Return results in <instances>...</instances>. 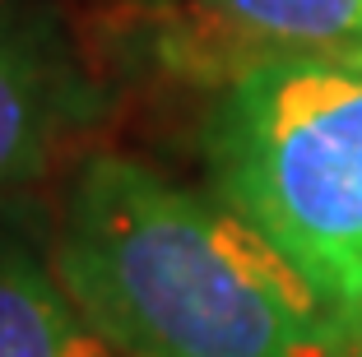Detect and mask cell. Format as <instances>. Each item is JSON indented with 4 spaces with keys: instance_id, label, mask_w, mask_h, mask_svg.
<instances>
[{
    "instance_id": "cell-1",
    "label": "cell",
    "mask_w": 362,
    "mask_h": 357,
    "mask_svg": "<svg viewBox=\"0 0 362 357\" xmlns=\"http://www.w3.org/2000/svg\"><path fill=\"white\" fill-rule=\"evenodd\" d=\"M52 260L121 357L358 353L334 311L242 213L126 153H93L70 177Z\"/></svg>"
},
{
    "instance_id": "cell-2",
    "label": "cell",
    "mask_w": 362,
    "mask_h": 357,
    "mask_svg": "<svg viewBox=\"0 0 362 357\" xmlns=\"http://www.w3.org/2000/svg\"><path fill=\"white\" fill-rule=\"evenodd\" d=\"M204 168L362 348V42L288 47L218 79Z\"/></svg>"
},
{
    "instance_id": "cell-3",
    "label": "cell",
    "mask_w": 362,
    "mask_h": 357,
    "mask_svg": "<svg viewBox=\"0 0 362 357\" xmlns=\"http://www.w3.org/2000/svg\"><path fill=\"white\" fill-rule=\"evenodd\" d=\"M103 112L88 70L37 0H0V204L23 200Z\"/></svg>"
},
{
    "instance_id": "cell-4",
    "label": "cell",
    "mask_w": 362,
    "mask_h": 357,
    "mask_svg": "<svg viewBox=\"0 0 362 357\" xmlns=\"http://www.w3.org/2000/svg\"><path fill=\"white\" fill-rule=\"evenodd\" d=\"M172 70L228 79L237 65L288 47L362 42V0H149Z\"/></svg>"
},
{
    "instance_id": "cell-5",
    "label": "cell",
    "mask_w": 362,
    "mask_h": 357,
    "mask_svg": "<svg viewBox=\"0 0 362 357\" xmlns=\"http://www.w3.org/2000/svg\"><path fill=\"white\" fill-rule=\"evenodd\" d=\"M0 357H121L70 297L52 260V232L0 204Z\"/></svg>"
},
{
    "instance_id": "cell-6",
    "label": "cell",
    "mask_w": 362,
    "mask_h": 357,
    "mask_svg": "<svg viewBox=\"0 0 362 357\" xmlns=\"http://www.w3.org/2000/svg\"><path fill=\"white\" fill-rule=\"evenodd\" d=\"M353 357H362V348H358V353H353Z\"/></svg>"
}]
</instances>
